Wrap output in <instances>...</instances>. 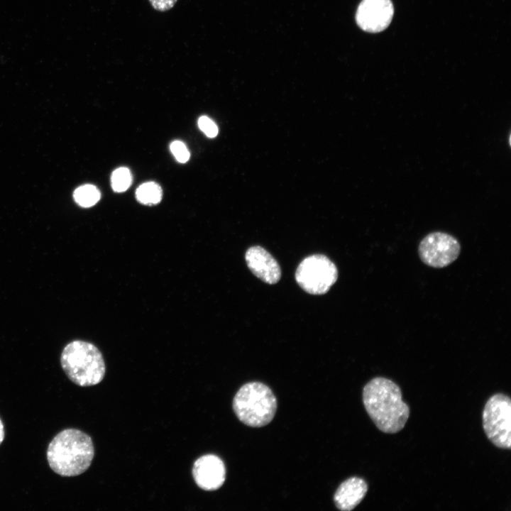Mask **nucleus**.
I'll use <instances>...</instances> for the list:
<instances>
[{
    "instance_id": "1",
    "label": "nucleus",
    "mask_w": 511,
    "mask_h": 511,
    "mask_svg": "<svg viewBox=\"0 0 511 511\" xmlns=\"http://www.w3.org/2000/svg\"><path fill=\"white\" fill-rule=\"evenodd\" d=\"M402 392L393 381L378 377L363 390V402L367 413L383 432L395 434L402 429L410 416Z\"/></svg>"
},
{
    "instance_id": "2",
    "label": "nucleus",
    "mask_w": 511,
    "mask_h": 511,
    "mask_svg": "<svg viewBox=\"0 0 511 511\" xmlns=\"http://www.w3.org/2000/svg\"><path fill=\"white\" fill-rule=\"evenodd\" d=\"M94 456L91 437L76 429H67L57 434L48 445L47 458L57 474L79 476L90 466Z\"/></svg>"
},
{
    "instance_id": "3",
    "label": "nucleus",
    "mask_w": 511,
    "mask_h": 511,
    "mask_svg": "<svg viewBox=\"0 0 511 511\" xmlns=\"http://www.w3.org/2000/svg\"><path fill=\"white\" fill-rule=\"evenodd\" d=\"M60 363L67 378L82 387L99 383L106 372L99 349L93 344L82 340H74L65 346Z\"/></svg>"
},
{
    "instance_id": "4",
    "label": "nucleus",
    "mask_w": 511,
    "mask_h": 511,
    "mask_svg": "<svg viewBox=\"0 0 511 511\" xmlns=\"http://www.w3.org/2000/svg\"><path fill=\"white\" fill-rule=\"evenodd\" d=\"M232 405L242 423L251 427H261L273 420L277 410V400L268 386L260 382H251L238 390Z\"/></svg>"
},
{
    "instance_id": "5",
    "label": "nucleus",
    "mask_w": 511,
    "mask_h": 511,
    "mask_svg": "<svg viewBox=\"0 0 511 511\" xmlns=\"http://www.w3.org/2000/svg\"><path fill=\"white\" fill-rule=\"evenodd\" d=\"M338 270L326 256L314 254L304 258L295 271L299 286L311 295H324L336 282Z\"/></svg>"
},
{
    "instance_id": "6",
    "label": "nucleus",
    "mask_w": 511,
    "mask_h": 511,
    "mask_svg": "<svg viewBox=\"0 0 511 511\" xmlns=\"http://www.w3.org/2000/svg\"><path fill=\"white\" fill-rule=\"evenodd\" d=\"M483 427L495 446L510 449L511 401L507 395L498 393L487 401L483 412Z\"/></svg>"
},
{
    "instance_id": "7",
    "label": "nucleus",
    "mask_w": 511,
    "mask_h": 511,
    "mask_svg": "<svg viewBox=\"0 0 511 511\" xmlns=\"http://www.w3.org/2000/svg\"><path fill=\"white\" fill-rule=\"evenodd\" d=\"M461 253V244L452 235L434 231L428 233L420 241L418 254L427 265L442 268L454 263Z\"/></svg>"
},
{
    "instance_id": "8",
    "label": "nucleus",
    "mask_w": 511,
    "mask_h": 511,
    "mask_svg": "<svg viewBox=\"0 0 511 511\" xmlns=\"http://www.w3.org/2000/svg\"><path fill=\"white\" fill-rule=\"evenodd\" d=\"M393 14L390 0H362L357 9L356 21L362 30L378 33L388 27Z\"/></svg>"
},
{
    "instance_id": "9",
    "label": "nucleus",
    "mask_w": 511,
    "mask_h": 511,
    "mask_svg": "<svg viewBox=\"0 0 511 511\" xmlns=\"http://www.w3.org/2000/svg\"><path fill=\"white\" fill-rule=\"evenodd\" d=\"M192 475L202 489L212 491L219 489L226 479V467L223 461L214 454L197 458L193 465Z\"/></svg>"
},
{
    "instance_id": "10",
    "label": "nucleus",
    "mask_w": 511,
    "mask_h": 511,
    "mask_svg": "<svg viewBox=\"0 0 511 511\" xmlns=\"http://www.w3.org/2000/svg\"><path fill=\"white\" fill-rule=\"evenodd\" d=\"M245 259L249 270L263 282L273 285L281 278V270L277 260L261 246L250 247Z\"/></svg>"
},
{
    "instance_id": "11",
    "label": "nucleus",
    "mask_w": 511,
    "mask_h": 511,
    "mask_svg": "<svg viewBox=\"0 0 511 511\" xmlns=\"http://www.w3.org/2000/svg\"><path fill=\"white\" fill-rule=\"evenodd\" d=\"M367 491L368 485L363 479L351 477L344 481L335 492V505L342 511L352 510L362 501Z\"/></svg>"
},
{
    "instance_id": "12",
    "label": "nucleus",
    "mask_w": 511,
    "mask_h": 511,
    "mask_svg": "<svg viewBox=\"0 0 511 511\" xmlns=\"http://www.w3.org/2000/svg\"><path fill=\"white\" fill-rule=\"evenodd\" d=\"M162 189L154 182H148L141 185L136 191L137 200L145 205L159 203L162 199Z\"/></svg>"
},
{
    "instance_id": "13",
    "label": "nucleus",
    "mask_w": 511,
    "mask_h": 511,
    "mask_svg": "<svg viewBox=\"0 0 511 511\" xmlns=\"http://www.w3.org/2000/svg\"><path fill=\"white\" fill-rule=\"evenodd\" d=\"M99 189L94 185H84L77 188L74 192L75 202L82 207H90L100 199Z\"/></svg>"
},
{
    "instance_id": "14",
    "label": "nucleus",
    "mask_w": 511,
    "mask_h": 511,
    "mask_svg": "<svg viewBox=\"0 0 511 511\" xmlns=\"http://www.w3.org/2000/svg\"><path fill=\"white\" fill-rule=\"evenodd\" d=\"M132 175L130 170L124 167L115 170L111 176L112 189L116 192L126 191L131 185Z\"/></svg>"
},
{
    "instance_id": "15",
    "label": "nucleus",
    "mask_w": 511,
    "mask_h": 511,
    "mask_svg": "<svg viewBox=\"0 0 511 511\" xmlns=\"http://www.w3.org/2000/svg\"><path fill=\"white\" fill-rule=\"evenodd\" d=\"M170 148L178 162L185 163L188 161L190 154L183 142L175 141L170 144Z\"/></svg>"
},
{
    "instance_id": "16",
    "label": "nucleus",
    "mask_w": 511,
    "mask_h": 511,
    "mask_svg": "<svg viewBox=\"0 0 511 511\" xmlns=\"http://www.w3.org/2000/svg\"><path fill=\"white\" fill-rule=\"evenodd\" d=\"M198 126L200 130L209 138L215 137L218 133L216 124L209 117L202 116L198 120Z\"/></svg>"
},
{
    "instance_id": "17",
    "label": "nucleus",
    "mask_w": 511,
    "mask_h": 511,
    "mask_svg": "<svg viewBox=\"0 0 511 511\" xmlns=\"http://www.w3.org/2000/svg\"><path fill=\"white\" fill-rule=\"evenodd\" d=\"M153 9L159 11H166L173 7L177 0H149Z\"/></svg>"
},
{
    "instance_id": "18",
    "label": "nucleus",
    "mask_w": 511,
    "mask_h": 511,
    "mask_svg": "<svg viewBox=\"0 0 511 511\" xmlns=\"http://www.w3.org/2000/svg\"><path fill=\"white\" fill-rule=\"evenodd\" d=\"M4 439V424L0 419V444L2 443Z\"/></svg>"
}]
</instances>
